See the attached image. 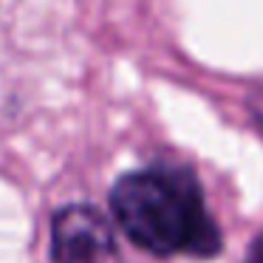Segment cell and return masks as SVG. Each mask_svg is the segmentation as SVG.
<instances>
[{"label": "cell", "instance_id": "cell-4", "mask_svg": "<svg viewBox=\"0 0 263 263\" xmlns=\"http://www.w3.org/2000/svg\"><path fill=\"white\" fill-rule=\"evenodd\" d=\"M243 263H263V235H257L243 255Z\"/></svg>", "mask_w": 263, "mask_h": 263}, {"label": "cell", "instance_id": "cell-1", "mask_svg": "<svg viewBox=\"0 0 263 263\" xmlns=\"http://www.w3.org/2000/svg\"><path fill=\"white\" fill-rule=\"evenodd\" d=\"M110 212L122 232L150 255L215 257L223 246L204 190L187 167L153 164L125 173L110 190Z\"/></svg>", "mask_w": 263, "mask_h": 263}, {"label": "cell", "instance_id": "cell-3", "mask_svg": "<svg viewBox=\"0 0 263 263\" xmlns=\"http://www.w3.org/2000/svg\"><path fill=\"white\" fill-rule=\"evenodd\" d=\"M246 108H249L252 119L263 127V88H260V91H255L249 99H246Z\"/></svg>", "mask_w": 263, "mask_h": 263}, {"label": "cell", "instance_id": "cell-2", "mask_svg": "<svg viewBox=\"0 0 263 263\" xmlns=\"http://www.w3.org/2000/svg\"><path fill=\"white\" fill-rule=\"evenodd\" d=\"M51 263H122L108 215L93 204H65L51 218Z\"/></svg>", "mask_w": 263, "mask_h": 263}]
</instances>
